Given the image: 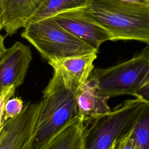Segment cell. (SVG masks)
<instances>
[{
  "instance_id": "6da1fadb",
  "label": "cell",
  "mask_w": 149,
  "mask_h": 149,
  "mask_svg": "<svg viewBox=\"0 0 149 149\" xmlns=\"http://www.w3.org/2000/svg\"><path fill=\"white\" fill-rule=\"evenodd\" d=\"M79 87L57 70L43 90L31 149H42L70 122L78 117L76 91Z\"/></svg>"
},
{
  "instance_id": "7a4b0ae2",
  "label": "cell",
  "mask_w": 149,
  "mask_h": 149,
  "mask_svg": "<svg viewBox=\"0 0 149 149\" xmlns=\"http://www.w3.org/2000/svg\"><path fill=\"white\" fill-rule=\"evenodd\" d=\"M84 10L108 31L110 41L136 40L149 46V5L118 0H88Z\"/></svg>"
},
{
  "instance_id": "3957f363",
  "label": "cell",
  "mask_w": 149,
  "mask_h": 149,
  "mask_svg": "<svg viewBox=\"0 0 149 149\" xmlns=\"http://www.w3.org/2000/svg\"><path fill=\"white\" fill-rule=\"evenodd\" d=\"M144 105L137 98L127 100L112 110L84 122V149H111L130 133Z\"/></svg>"
},
{
  "instance_id": "277c9868",
  "label": "cell",
  "mask_w": 149,
  "mask_h": 149,
  "mask_svg": "<svg viewBox=\"0 0 149 149\" xmlns=\"http://www.w3.org/2000/svg\"><path fill=\"white\" fill-rule=\"evenodd\" d=\"M90 76L96 81L98 92L104 97H134L149 79V46L129 60L107 68L93 69Z\"/></svg>"
},
{
  "instance_id": "5b68a950",
  "label": "cell",
  "mask_w": 149,
  "mask_h": 149,
  "mask_svg": "<svg viewBox=\"0 0 149 149\" xmlns=\"http://www.w3.org/2000/svg\"><path fill=\"white\" fill-rule=\"evenodd\" d=\"M21 37L30 42L47 61L54 58L83 55L98 51L72 35L51 17L31 23Z\"/></svg>"
},
{
  "instance_id": "8992f818",
  "label": "cell",
  "mask_w": 149,
  "mask_h": 149,
  "mask_svg": "<svg viewBox=\"0 0 149 149\" xmlns=\"http://www.w3.org/2000/svg\"><path fill=\"white\" fill-rule=\"evenodd\" d=\"M41 104L29 102L16 116L4 121L0 149H31Z\"/></svg>"
},
{
  "instance_id": "52a82bcc",
  "label": "cell",
  "mask_w": 149,
  "mask_h": 149,
  "mask_svg": "<svg viewBox=\"0 0 149 149\" xmlns=\"http://www.w3.org/2000/svg\"><path fill=\"white\" fill-rule=\"evenodd\" d=\"M50 17L72 35L98 51L104 42L111 40L108 31L88 15L84 8L61 12Z\"/></svg>"
},
{
  "instance_id": "ba28073f",
  "label": "cell",
  "mask_w": 149,
  "mask_h": 149,
  "mask_svg": "<svg viewBox=\"0 0 149 149\" xmlns=\"http://www.w3.org/2000/svg\"><path fill=\"white\" fill-rule=\"evenodd\" d=\"M33 55L26 45L16 41L0 59V90L9 86L16 88L23 83Z\"/></svg>"
},
{
  "instance_id": "9c48e42d",
  "label": "cell",
  "mask_w": 149,
  "mask_h": 149,
  "mask_svg": "<svg viewBox=\"0 0 149 149\" xmlns=\"http://www.w3.org/2000/svg\"><path fill=\"white\" fill-rule=\"evenodd\" d=\"M6 36H12L25 28L40 7L43 0H1Z\"/></svg>"
},
{
  "instance_id": "30bf717a",
  "label": "cell",
  "mask_w": 149,
  "mask_h": 149,
  "mask_svg": "<svg viewBox=\"0 0 149 149\" xmlns=\"http://www.w3.org/2000/svg\"><path fill=\"white\" fill-rule=\"evenodd\" d=\"M97 57V52H91L54 58L47 62L54 70H59L80 87L90 76L94 69L93 63Z\"/></svg>"
},
{
  "instance_id": "8fae6325",
  "label": "cell",
  "mask_w": 149,
  "mask_h": 149,
  "mask_svg": "<svg viewBox=\"0 0 149 149\" xmlns=\"http://www.w3.org/2000/svg\"><path fill=\"white\" fill-rule=\"evenodd\" d=\"M109 98L101 95L97 90L95 79L90 76L76 91L78 116L84 122L111 110L108 105Z\"/></svg>"
},
{
  "instance_id": "7c38bea8",
  "label": "cell",
  "mask_w": 149,
  "mask_h": 149,
  "mask_svg": "<svg viewBox=\"0 0 149 149\" xmlns=\"http://www.w3.org/2000/svg\"><path fill=\"white\" fill-rule=\"evenodd\" d=\"M84 122L79 116L70 122L42 149H84Z\"/></svg>"
},
{
  "instance_id": "4fadbf2b",
  "label": "cell",
  "mask_w": 149,
  "mask_h": 149,
  "mask_svg": "<svg viewBox=\"0 0 149 149\" xmlns=\"http://www.w3.org/2000/svg\"><path fill=\"white\" fill-rule=\"evenodd\" d=\"M87 2L88 0H43L29 24L52 17L61 12L86 8Z\"/></svg>"
},
{
  "instance_id": "5bb4252c",
  "label": "cell",
  "mask_w": 149,
  "mask_h": 149,
  "mask_svg": "<svg viewBox=\"0 0 149 149\" xmlns=\"http://www.w3.org/2000/svg\"><path fill=\"white\" fill-rule=\"evenodd\" d=\"M130 136L134 149H149V104L145 102Z\"/></svg>"
},
{
  "instance_id": "9a60e30c",
  "label": "cell",
  "mask_w": 149,
  "mask_h": 149,
  "mask_svg": "<svg viewBox=\"0 0 149 149\" xmlns=\"http://www.w3.org/2000/svg\"><path fill=\"white\" fill-rule=\"evenodd\" d=\"M24 105L23 101L20 97L9 98L5 103L3 120L6 121L17 116L22 112Z\"/></svg>"
},
{
  "instance_id": "2e32d148",
  "label": "cell",
  "mask_w": 149,
  "mask_h": 149,
  "mask_svg": "<svg viewBox=\"0 0 149 149\" xmlns=\"http://www.w3.org/2000/svg\"><path fill=\"white\" fill-rule=\"evenodd\" d=\"M111 149H134V143L130 133L120 140L114 143Z\"/></svg>"
},
{
  "instance_id": "e0dca14e",
  "label": "cell",
  "mask_w": 149,
  "mask_h": 149,
  "mask_svg": "<svg viewBox=\"0 0 149 149\" xmlns=\"http://www.w3.org/2000/svg\"><path fill=\"white\" fill-rule=\"evenodd\" d=\"M134 97L149 104V79L137 91Z\"/></svg>"
},
{
  "instance_id": "ac0fdd59",
  "label": "cell",
  "mask_w": 149,
  "mask_h": 149,
  "mask_svg": "<svg viewBox=\"0 0 149 149\" xmlns=\"http://www.w3.org/2000/svg\"><path fill=\"white\" fill-rule=\"evenodd\" d=\"M5 37L2 35L0 34V59L6 52L7 48L5 45Z\"/></svg>"
},
{
  "instance_id": "d6986e66",
  "label": "cell",
  "mask_w": 149,
  "mask_h": 149,
  "mask_svg": "<svg viewBox=\"0 0 149 149\" xmlns=\"http://www.w3.org/2000/svg\"><path fill=\"white\" fill-rule=\"evenodd\" d=\"M4 28V16L3 10L1 1L0 0V31Z\"/></svg>"
},
{
  "instance_id": "ffe728a7",
  "label": "cell",
  "mask_w": 149,
  "mask_h": 149,
  "mask_svg": "<svg viewBox=\"0 0 149 149\" xmlns=\"http://www.w3.org/2000/svg\"><path fill=\"white\" fill-rule=\"evenodd\" d=\"M118 1H122V2H129V3L149 5V0H118Z\"/></svg>"
},
{
  "instance_id": "44dd1931",
  "label": "cell",
  "mask_w": 149,
  "mask_h": 149,
  "mask_svg": "<svg viewBox=\"0 0 149 149\" xmlns=\"http://www.w3.org/2000/svg\"><path fill=\"white\" fill-rule=\"evenodd\" d=\"M3 122H4V121L3 122V123L1 125H0V140L2 139L3 134Z\"/></svg>"
},
{
  "instance_id": "7402d4cb",
  "label": "cell",
  "mask_w": 149,
  "mask_h": 149,
  "mask_svg": "<svg viewBox=\"0 0 149 149\" xmlns=\"http://www.w3.org/2000/svg\"><path fill=\"white\" fill-rule=\"evenodd\" d=\"M4 89V88H3ZM3 89H2V90H0V95L1 94V93H2V91H3Z\"/></svg>"
}]
</instances>
